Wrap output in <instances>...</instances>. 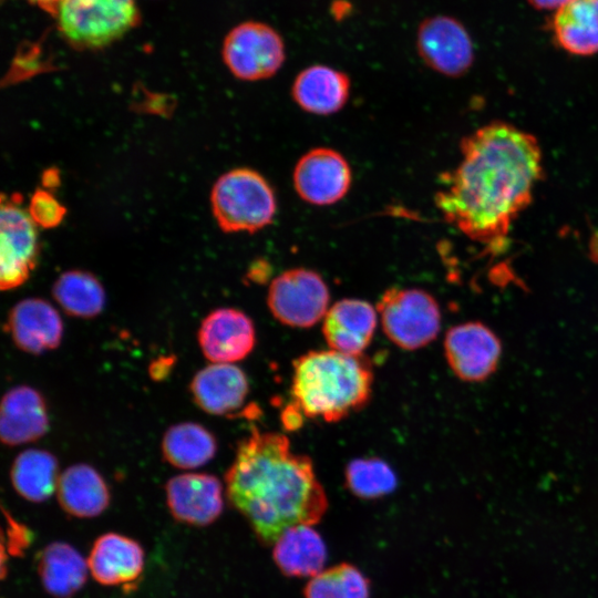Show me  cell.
Segmentation results:
<instances>
[{"label":"cell","mask_w":598,"mask_h":598,"mask_svg":"<svg viewBox=\"0 0 598 598\" xmlns=\"http://www.w3.org/2000/svg\"><path fill=\"white\" fill-rule=\"evenodd\" d=\"M43 184L44 186L53 187L56 184H59V174L56 172H53V168L50 171H47L43 174Z\"/></svg>","instance_id":"cell-33"},{"label":"cell","mask_w":598,"mask_h":598,"mask_svg":"<svg viewBox=\"0 0 598 598\" xmlns=\"http://www.w3.org/2000/svg\"><path fill=\"white\" fill-rule=\"evenodd\" d=\"M203 354L212 363H235L250 354L256 344L251 319L235 308H218L209 312L198 330Z\"/></svg>","instance_id":"cell-13"},{"label":"cell","mask_w":598,"mask_h":598,"mask_svg":"<svg viewBox=\"0 0 598 598\" xmlns=\"http://www.w3.org/2000/svg\"><path fill=\"white\" fill-rule=\"evenodd\" d=\"M194 402L213 415L239 416L249 395L246 373L234 363H212L199 370L190 381Z\"/></svg>","instance_id":"cell-15"},{"label":"cell","mask_w":598,"mask_h":598,"mask_svg":"<svg viewBox=\"0 0 598 598\" xmlns=\"http://www.w3.org/2000/svg\"><path fill=\"white\" fill-rule=\"evenodd\" d=\"M272 557L281 573L289 577H315L323 570L327 547L310 525L286 529L274 543Z\"/></svg>","instance_id":"cell-22"},{"label":"cell","mask_w":598,"mask_h":598,"mask_svg":"<svg viewBox=\"0 0 598 598\" xmlns=\"http://www.w3.org/2000/svg\"><path fill=\"white\" fill-rule=\"evenodd\" d=\"M217 452V441L205 426L194 422L172 425L162 440V454L174 467L192 470L208 463Z\"/></svg>","instance_id":"cell-26"},{"label":"cell","mask_w":598,"mask_h":598,"mask_svg":"<svg viewBox=\"0 0 598 598\" xmlns=\"http://www.w3.org/2000/svg\"><path fill=\"white\" fill-rule=\"evenodd\" d=\"M48 430V406L38 390L18 385L6 392L0 411V436L3 444L16 446L31 443L41 439Z\"/></svg>","instance_id":"cell-17"},{"label":"cell","mask_w":598,"mask_h":598,"mask_svg":"<svg viewBox=\"0 0 598 598\" xmlns=\"http://www.w3.org/2000/svg\"><path fill=\"white\" fill-rule=\"evenodd\" d=\"M87 564L72 546L55 542L39 557L38 571L44 589L54 598H71L86 580Z\"/></svg>","instance_id":"cell-24"},{"label":"cell","mask_w":598,"mask_h":598,"mask_svg":"<svg viewBox=\"0 0 598 598\" xmlns=\"http://www.w3.org/2000/svg\"><path fill=\"white\" fill-rule=\"evenodd\" d=\"M416 51L430 69L448 78L466 74L474 61L467 30L450 16H432L419 24Z\"/></svg>","instance_id":"cell-10"},{"label":"cell","mask_w":598,"mask_h":598,"mask_svg":"<svg viewBox=\"0 0 598 598\" xmlns=\"http://www.w3.org/2000/svg\"><path fill=\"white\" fill-rule=\"evenodd\" d=\"M56 496L62 509L71 516L91 518L110 504V489L102 475L91 465L79 463L66 467L59 477Z\"/></svg>","instance_id":"cell-21"},{"label":"cell","mask_w":598,"mask_h":598,"mask_svg":"<svg viewBox=\"0 0 598 598\" xmlns=\"http://www.w3.org/2000/svg\"><path fill=\"white\" fill-rule=\"evenodd\" d=\"M530 6H533L536 9L542 10H549V9H558L564 3H566L568 0H527Z\"/></svg>","instance_id":"cell-31"},{"label":"cell","mask_w":598,"mask_h":598,"mask_svg":"<svg viewBox=\"0 0 598 598\" xmlns=\"http://www.w3.org/2000/svg\"><path fill=\"white\" fill-rule=\"evenodd\" d=\"M225 484L230 504L266 545L290 527L318 524L328 508L311 458L295 453L280 433L254 429L243 439Z\"/></svg>","instance_id":"cell-2"},{"label":"cell","mask_w":598,"mask_h":598,"mask_svg":"<svg viewBox=\"0 0 598 598\" xmlns=\"http://www.w3.org/2000/svg\"><path fill=\"white\" fill-rule=\"evenodd\" d=\"M347 488L362 499H377L392 493L398 478L392 467L379 457L354 458L344 471Z\"/></svg>","instance_id":"cell-29"},{"label":"cell","mask_w":598,"mask_h":598,"mask_svg":"<svg viewBox=\"0 0 598 598\" xmlns=\"http://www.w3.org/2000/svg\"><path fill=\"white\" fill-rule=\"evenodd\" d=\"M590 254L595 261H598V235H596L590 245Z\"/></svg>","instance_id":"cell-34"},{"label":"cell","mask_w":598,"mask_h":598,"mask_svg":"<svg viewBox=\"0 0 598 598\" xmlns=\"http://www.w3.org/2000/svg\"><path fill=\"white\" fill-rule=\"evenodd\" d=\"M59 477L56 457L40 448L22 451L10 470V480L16 492L33 503L47 501L56 491Z\"/></svg>","instance_id":"cell-25"},{"label":"cell","mask_w":598,"mask_h":598,"mask_svg":"<svg viewBox=\"0 0 598 598\" xmlns=\"http://www.w3.org/2000/svg\"><path fill=\"white\" fill-rule=\"evenodd\" d=\"M224 63L243 81H260L274 76L286 60L285 41L271 25L245 21L225 37L221 48Z\"/></svg>","instance_id":"cell-7"},{"label":"cell","mask_w":598,"mask_h":598,"mask_svg":"<svg viewBox=\"0 0 598 598\" xmlns=\"http://www.w3.org/2000/svg\"><path fill=\"white\" fill-rule=\"evenodd\" d=\"M460 148L461 162L443 174L435 205L463 235L498 252L543 177L542 148L534 135L503 121L464 136Z\"/></svg>","instance_id":"cell-1"},{"label":"cell","mask_w":598,"mask_h":598,"mask_svg":"<svg viewBox=\"0 0 598 598\" xmlns=\"http://www.w3.org/2000/svg\"><path fill=\"white\" fill-rule=\"evenodd\" d=\"M223 484L207 473L179 474L165 486L166 502L173 517L193 526H206L223 512Z\"/></svg>","instance_id":"cell-14"},{"label":"cell","mask_w":598,"mask_h":598,"mask_svg":"<svg viewBox=\"0 0 598 598\" xmlns=\"http://www.w3.org/2000/svg\"><path fill=\"white\" fill-rule=\"evenodd\" d=\"M13 343L30 354L54 350L63 337V322L56 309L41 298H28L16 303L6 322Z\"/></svg>","instance_id":"cell-16"},{"label":"cell","mask_w":598,"mask_h":598,"mask_svg":"<svg viewBox=\"0 0 598 598\" xmlns=\"http://www.w3.org/2000/svg\"><path fill=\"white\" fill-rule=\"evenodd\" d=\"M62 37L76 49H102L140 20L135 0H61L54 13Z\"/></svg>","instance_id":"cell-5"},{"label":"cell","mask_w":598,"mask_h":598,"mask_svg":"<svg viewBox=\"0 0 598 598\" xmlns=\"http://www.w3.org/2000/svg\"><path fill=\"white\" fill-rule=\"evenodd\" d=\"M52 295L65 313L76 318L96 317L105 305L103 286L95 276L83 270L61 274L53 283Z\"/></svg>","instance_id":"cell-27"},{"label":"cell","mask_w":598,"mask_h":598,"mask_svg":"<svg viewBox=\"0 0 598 598\" xmlns=\"http://www.w3.org/2000/svg\"><path fill=\"white\" fill-rule=\"evenodd\" d=\"M143 566L144 551L140 544L116 533L100 536L87 559L91 575L105 586L135 581L142 574Z\"/></svg>","instance_id":"cell-20"},{"label":"cell","mask_w":598,"mask_h":598,"mask_svg":"<svg viewBox=\"0 0 598 598\" xmlns=\"http://www.w3.org/2000/svg\"><path fill=\"white\" fill-rule=\"evenodd\" d=\"M557 44L574 55L598 53V0H568L551 20Z\"/></svg>","instance_id":"cell-23"},{"label":"cell","mask_w":598,"mask_h":598,"mask_svg":"<svg viewBox=\"0 0 598 598\" xmlns=\"http://www.w3.org/2000/svg\"><path fill=\"white\" fill-rule=\"evenodd\" d=\"M330 292L322 277L315 270L292 268L281 272L270 283L267 305L281 323L309 328L324 318Z\"/></svg>","instance_id":"cell-8"},{"label":"cell","mask_w":598,"mask_h":598,"mask_svg":"<svg viewBox=\"0 0 598 598\" xmlns=\"http://www.w3.org/2000/svg\"><path fill=\"white\" fill-rule=\"evenodd\" d=\"M35 224L28 210L21 207V197L13 194L1 199V274L2 290L24 283L38 261L39 245Z\"/></svg>","instance_id":"cell-9"},{"label":"cell","mask_w":598,"mask_h":598,"mask_svg":"<svg viewBox=\"0 0 598 598\" xmlns=\"http://www.w3.org/2000/svg\"><path fill=\"white\" fill-rule=\"evenodd\" d=\"M377 309L360 299H342L331 306L322 324L323 337L331 350L362 354L377 328Z\"/></svg>","instance_id":"cell-18"},{"label":"cell","mask_w":598,"mask_h":598,"mask_svg":"<svg viewBox=\"0 0 598 598\" xmlns=\"http://www.w3.org/2000/svg\"><path fill=\"white\" fill-rule=\"evenodd\" d=\"M377 311L385 336L403 350L421 349L440 333V306L423 289L390 288L382 293Z\"/></svg>","instance_id":"cell-6"},{"label":"cell","mask_w":598,"mask_h":598,"mask_svg":"<svg viewBox=\"0 0 598 598\" xmlns=\"http://www.w3.org/2000/svg\"><path fill=\"white\" fill-rule=\"evenodd\" d=\"M444 353L457 378L466 382H481L497 369L502 343L489 327L480 321H470L447 330Z\"/></svg>","instance_id":"cell-11"},{"label":"cell","mask_w":598,"mask_h":598,"mask_svg":"<svg viewBox=\"0 0 598 598\" xmlns=\"http://www.w3.org/2000/svg\"><path fill=\"white\" fill-rule=\"evenodd\" d=\"M292 178L293 187L302 200L316 206H327L347 195L352 172L338 151L316 147L299 158Z\"/></svg>","instance_id":"cell-12"},{"label":"cell","mask_w":598,"mask_h":598,"mask_svg":"<svg viewBox=\"0 0 598 598\" xmlns=\"http://www.w3.org/2000/svg\"><path fill=\"white\" fill-rule=\"evenodd\" d=\"M28 213L37 226L53 228L59 226L66 208L47 189H37L29 203Z\"/></svg>","instance_id":"cell-30"},{"label":"cell","mask_w":598,"mask_h":598,"mask_svg":"<svg viewBox=\"0 0 598 598\" xmlns=\"http://www.w3.org/2000/svg\"><path fill=\"white\" fill-rule=\"evenodd\" d=\"M28 1L54 16L61 0H28Z\"/></svg>","instance_id":"cell-32"},{"label":"cell","mask_w":598,"mask_h":598,"mask_svg":"<svg viewBox=\"0 0 598 598\" xmlns=\"http://www.w3.org/2000/svg\"><path fill=\"white\" fill-rule=\"evenodd\" d=\"M373 368L363 354L309 351L293 362L292 404L308 419L338 422L371 399Z\"/></svg>","instance_id":"cell-3"},{"label":"cell","mask_w":598,"mask_h":598,"mask_svg":"<svg viewBox=\"0 0 598 598\" xmlns=\"http://www.w3.org/2000/svg\"><path fill=\"white\" fill-rule=\"evenodd\" d=\"M210 203L225 233H256L270 225L277 199L269 182L257 171L241 167L223 174L214 184Z\"/></svg>","instance_id":"cell-4"},{"label":"cell","mask_w":598,"mask_h":598,"mask_svg":"<svg viewBox=\"0 0 598 598\" xmlns=\"http://www.w3.org/2000/svg\"><path fill=\"white\" fill-rule=\"evenodd\" d=\"M305 598H371L369 579L355 566L342 563L312 577Z\"/></svg>","instance_id":"cell-28"},{"label":"cell","mask_w":598,"mask_h":598,"mask_svg":"<svg viewBox=\"0 0 598 598\" xmlns=\"http://www.w3.org/2000/svg\"><path fill=\"white\" fill-rule=\"evenodd\" d=\"M350 87V79L344 72L315 64L298 73L291 86V96L308 113L330 115L347 104Z\"/></svg>","instance_id":"cell-19"}]
</instances>
